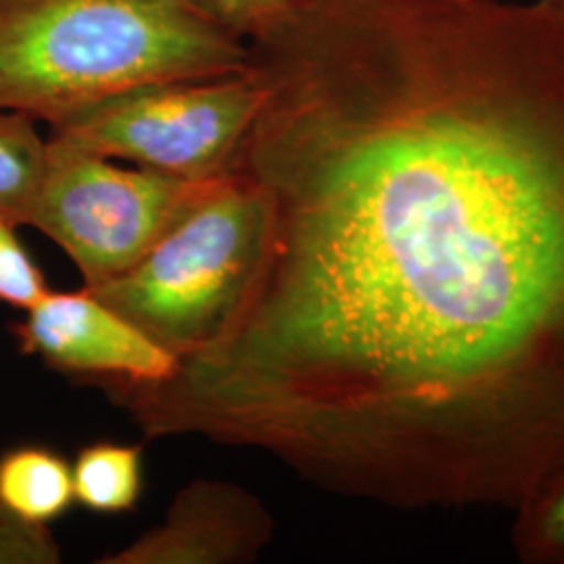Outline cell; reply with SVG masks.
I'll use <instances>...</instances> for the list:
<instances>
[{
    "instance_id": "1",
    "label": "cell",
    "mask_w": 564,
    "mask_h": 564,
    "mask_svg": "<svg viewBox=\"0 0 564 564\" xmlns=\"http://www.w3.org/2000/svg\"><path fill=\"white\" fill-rule=\"evenodd\" d=\"M262 251L218 337L105 393L391 508H514L564 466V18L293 0L247 39Z\"/></svg>"
},
{
    "instance_id": "2",
    "label": "cell",
    "mask_w": 564,
    "mask_h": 564,
    "mask_svg": "<svg viewBox=\"0 0 564 564\" xmlns=\"http://www.w3.org/2000/svg\"><path fill=\"white\" fill-rule=\"evenodd\" d=\"M249 67L184 0H0V109L51 126L144 84Z\"/></svg>"
},
{
    "instance_id": "3",
    "label": "cell",
    "mask_w": 564,
    "mask_h": 564,
    "mask_svg": "<svg viewBox=\"0 0 564 564\" xmlns=\"http://www.w3.org/2000/svg\"><path fill=\"white\" fill-rule=\"evenodd\" d=\"M265 203L239 172L224 174L141 262L88 289L176 358L218 337L262 251Z\"/></svg>"
},
{
    "instance_id": "4",
    "label": "cell",
    "mask_w": 564,
    "mask_h": 564,
    "mask_svg": "<svg viewBox=\"0 0 564 564\" xmlns=\"http://www.w3.org/2000/svg\"><path fill=\"white\" fill-rule=\"evenodd\" d=\"M262 102L247 67L167 80L95 102L48 128V139L186 181L230 174Z\"/></svg>"
},
{
    "instance_id": "5",
    "label": "cell",
    "mask_w": 564,
    "mask_h": 564,
    "mask_svg": "<svg viewBox=\"0 0 564 564\" xmlns=\"http://www.w3.org/2000/svg\"><path fill=\"white\" fill-rule=\"evenodd\" d=\"M218 178L186 181L123 167L46 137L44 174L28 226L65 251L84 286H95L141 262Z\"/></svg>"
},
{
    "instance_id": "6",
    "label": "cell",
    "mask_w": 564,
    "mask_h": 564,
    "mask_svg": "<svg viewBox=\"0 0 564 564\" xmlns=\"http://www.w3.org/2000/svg\"><path fill=\"white\" fill-rule=\"evenodd\" d=\"M23 356L39 358L48 370L93 383L121 379L155 383L181 364L172 351L128 323L88 289L48 291L11 326Z\"/></svg>"
},
{
    "instance_id": "7",
    "label": "cell",
    "mask_w": 564,
    "mask_h": 564,
    "mask_svg": "<svg viewBox=\"0 0 564 564\" xmlns=\"http://www.w3.org/2000/svg\"><path fill=\"white\" fill-rule=\"evenodd\" d=\"M274 538V519L241 485L195 479L184 485L162 524L97 564H251Z\"/></svg>"
},
{
    "instance_id": "8",
    "label": "cell",
    "mask_w": 564,
    "mask_h": 564,
    "mask_svg": "<svg viewBox=\"0 0 564 564\" xmlns=\"http://www.w3.org/2000/svg\"><path fill=\"white\" fill-rule=\"evenodd\" d=\"M0 502L25 523L51 527L76 505L72 464L48 445L4 449L0 454Z\"/></svg>"
},
{
    "instance_id": "9",
    "label": "cell",
    "mask_w": 564,
    "mask_h": 564,
    "mask_svg": "<svg viewBox=\"0 0 564 564\" xmlns=\"http://www.w3.org/2000/svg\"><path fill=\"white\" fill-rule=\"evenodd\" d=\"M76 505L101 517L132 512L144 494V447L101 440L72 463Z\"/></svg>"
},
{
    "instance_id": "10",
    "label": "cell",
    "mask_w": 564,
    "mask_h": 564,
    "mask_svg": "<svg viewBox=\"0 0 564 564\" xmlns=\"http://www.w3.org/2000/svg\"><path fill=\"white\" fill-rule=\"evenodd\" d=\"M46 162V139L36 120L0 109V216L28 226Z\"/></svg>"
},
{
    "instance_id": "11",
    "label": "cell",
    "mask_w": 564,
    "mask_h": 564,
    "mask_svg": "<svg viewBox=\"0 0 564 564\" xmlns=\"http://www.w3.org/2000/svg\"><path fill=\"white\" fill-rule=\"evenodd\" d=\"M517 510L512 545L523 563L564 564V466L527 494Z\"/></svg>"
},
{
    "instance_id": "12",
    "label": "cell",
    "mask_w": 564,
    "mask_h": 564,
    "mask_svg": "<svg viewBox=\"0 0 564 564\" xmlns=\"http://www.w3.org/2000/svg\"><path fill=\"white\" fill-rule=\"evenodd\" d=\"M18 228L0 216V303L25 312L42 300L51 286L41 265L18 237Z\"/></svg>"
},
{
    "instance_id": "13",
    "label": "cell",
    "mask_w": 564,
    "mask_h": 564,
    "mask_svg": "<svg viewBox=\"0 0 564 564\" xmlns=\"http://www.w3.org/2000/svg\"><path fill=\"white\" fill-rule=\"evenodd\" d=\"M59 542L51 527L25 523L0 502V564H59Z\"/></svg>"
},
{
    "instance_id": "14",
    "label": "cell",
    "mask_w": 564,
    "mask_h": 564,
    "mask_svg": "<svg viewBox=\"0 0 564 564\" xmlns=\"http://www.w3.org/2000/svg\"><path fill=\"white\" fill-rule=\"evenodd\" d=\"M207 20L223 25L242 41L251 39L263 23L281 13L293 0H184Z\"/></svg>"
},
{
    "instance_id": "15",
    "label": "cell",
    "mask_w": 564,
    "mask_h": 564,
    "mask_svg": "<svg viewBox=\"0 0 564 564\" xmlns=\"http://www.w3.org/2000/svg\"><path fill=\"white\" fill-rule=\"evenodd\" d=\"M535 2L544 4L550 11H554V13H558L561 18H564V0H535Z\"/></svg>"
}]
</instances>
